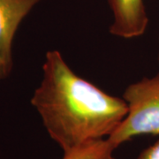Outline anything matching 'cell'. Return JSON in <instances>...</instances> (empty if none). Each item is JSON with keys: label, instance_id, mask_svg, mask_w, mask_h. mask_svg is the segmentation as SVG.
<instances>
[{"label": "cell", "instance_id": "cell-1", "mask_svg": "<svg viewBox=\"0 0 159 159\" xmlns=\"http://www.w3.org/2000/svg\"><path fill=\"white\" fill-rule=\"evenodd\" d=\"M30 102L64 153L108 138L127 114L123 98L75 74L58 51L46 53L43 78Z\"/></svg>", "mask_w": 159, "mask_h": 159}, {"label": "cell", "instance_id": "cell-2", "mask_svg": "<svg viewBox=\"0 0 159 159\" xmlns=\"http://www.w3.org/2000/svg\"><path fill=\"white\" fill-rule=\"evenodd\" d=\"M127 114L118 128L107 138L117 148L134 137L159 134V72L128 86L122 97Z\"/></svg>", "mask_w": 159, "mask_h": 159}, {"label": "cell", "instance_id": "cell-3", "mask_svg": "<svg viewBox=\"0 0 159 159\" xmlns=\"http://www.w3.org/2000/svg\"><path fill=\"white\" fill-rule=\"evenodd\" d=\"M41 0H0V82L13 68L12 43L23 20Z\"/></svg>", "mask_w": 159, "mask_h": 159}, {"label": "cell", "instance_id": "cell-4", "mask_svg": "<svg viewBox=\"0 0 159 159\" xmlns=\"http://www.w3.org/2000/svg\"><path fill=\"white\" fill-rule=\"evenodd\" d=\"M113 21L110 33L121 38L132 39L145 33L148 17L143 0H107Z\"/></svg>", "mask_w": 159, "mask_h": 159}, {"label": "cell", "instance_id": "cell-5", "mask_svg": "<svg viewBox=\"0 0 159 159\" xmlns=\"http://www.w3.org/2000/svg\"><path fill=\"white\" fill-rule=\"evenodd\" d=\"M115 149L107 138L99 139L64 153L62 159H116L113 155Z\"/></svg>", "mask_w": 159, "mask_h": 159}, {"label": "cell", "instance_id": "cell-6", "mask_svg": "<svg viewBox=\"0 0 159 159\" xmlns=\"http://www.w3.org/2000/svg\"><path fill=\"white\" fill-rule=\"evenodd\" d=\"M136 159H159V139L154 144L144 148Z\"/></svg>", "mask_w": 159, "mask_h": 159}, {"label": "cell", "instance_id": "cell-7", "mask_svg": "<svg viewBox=\"0 0 159 159\" xmlns=\"http://www.w3.org/2000/svg\"><path fill=\"white\" fill-rule=\"evenodd\" d=\"M158 42H159V38H158ZM158 63H159V55H158Z\"/></svg>", "mask_w": 159, "mask_h": 159}]
</instances>
